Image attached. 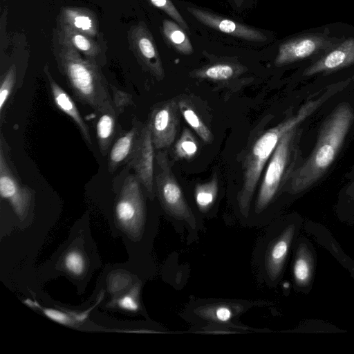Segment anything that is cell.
Wrapping results in <instances>:
<instances>
[{"instance_id": "1", "label": "cell", "mask_w": 354, "mask_h": 354, "mask_svg": "<svg viewBox=\"0 0 354 354\" xmlns=\"http://www.w3.org/2000/svg\"><path fill=\"white\" fill-rule=\"evenodd\" d=\"M336 91L337 88H330L319 97L308 101L295 115L264 132L254 143L245 158L243 180L236 196L238 208L243 218L247 220L250 216L252 201L261 173L282 136L297 128Z\"/></svg>"}, {"instance_id": "2", "label": "cell", "mask_w": 354, "mask_h": 354, "mask_svg": "<svg viewBox=\"0 0 354 354\" xmlns=\"http://www.w3.org/2000/svg\"><path fill=\"white\" fill-rule=\"evenodd\" d=\"M353 120L354 112L348 103L340 104L328 116L310 156L292 174L291 193L306 189L323 176L335 159Z\"/></svg>"}, {"instance_id": "3", "label": "cell", "mask_w": 354, "mask_h": 354, "mask_svg": "<svg viewBox=\"0 0 354 354\" xmlns=\"http://www.w3.org/2000/svg\"><path fill=\"white\" fill-rule=\"evenodd\" d=\"M59 41L60 68L76 98L95 111L111 101L106 81L98 66L91 59L83 58L67 41Z\"/></svg>"}, {"instance_id": "4", "label": "cell", "mask_w": 354, "mask_h": 354, "mask_svg": "<svg viewBox=\"0 0 354 354\" xmlns=\"http://www.w3.org/2000/svg\"><path fill=\"white\" fill-rule=\"evenodd\" d=\"M154 181L162 208L175 219L186 222L193 229L198 227L169 165L167 154L159 151L155 157Z\"/></svg>"}, {"instance_id": "5", "label": "cell", "mask_w": 354, "mask_h": 354, "mask_svg": "<svg viewBox=\"0 0 354 354\" xmlns=\"http://www.w3.org/2000/svg\"><path fill=\"white\" fill-rule=\"evenodd\" d=\"M296 128L284 134L272 153L263 174L254 205L260 216L272 203L284 180L290 164Z\"/></svg>"}, {"instance_id": "6", "label": "cell", "mask_w": 354, "mask_h": 354, "mask_svg": "<svg viewBox=\"0 0 354 354\" xmlns=\"http://www.w3.org/2000/svg\"><path fill=\"white\" fill-rule=\"evenodd\" d=\"M145 203L136 176H128L121 189L115 205L117 221L122 227L137 236L145 219Z\"/></svg>"}, {"instance_id": "7", "label": "cell", "mask_w": 354, "mask_h": 354, "mask_svg": "<svg viewBox=\"0 0 354 354\" xmlns=\"http://www.w3.org/2000/svg\"><path fill=\"white\" fill-rule=\"evenodd\" d=\"M293 224L287 225L278 235L261 245L260 268L263 278L274 283L280 277L295 235Z\"/></svg>"}, {"instance_id": "8", "label": "cell", "mask_w": 354, "mask_h": 354, "mask_svg": "<svg viewBox=\"0 0 354 354\" xmlns=\"http://www.w3.org/2000/svg\"><path fill=\"white\" fill-rule=\"evenodd\" d=\"M129 163L135 171L136 176L148 192L154 196V146L147 124L140 126L136 142Z\"/></svg>"}, {"instance_id": "9", "label": "cell", "mask_w": 354, "mask_h": 354, "mask_svg": "<svg viewBox=\"0 0 354 354\" xmlns=\"http://www.w3.org/2000/svg\"><path fill=\"white\" fill-rule=\"evenodd\" d=\"M178 104L169 100L158 105L151 113L147 124L155 149L170 147L174 142L178 124Z\"/></svg>"}, {"instance_id": "10", "label": "cell", "mask_w": 354, "mask_h": 354, "mask_svg": "<svg viewBox=\"0 0 354 354\" xmlns=\"http://www.w3.org/2000/svg\"><path fill=\"white\" fill-rule=\"evenodd\" d=\"M3 143L1 139L0 147V194L12 207L15 213L23 219L30 206L32 194L23 186L11 169L6 158Z\"/></svg>"}, {"instance_id": "11", "label": "cell", "mask_w": 354, "mask_h": 354, "mask_svg": "<svg viewBox=\"0 0 354 354\" xmlns=\"http://www.w3.org/2000/svg\"><path fill=\"white\" fill-rule=\"evenodd\" d=\"M245 304L235 301H218L197 306L193 308V314L203 321L230 326L237 316L245 310Z\"/></svg>"}, {"instance_id": "12", "label": "cell", "mask_w": 354, "mask_h": 354, "mask_svg": "<svg viewBox=\"0 0 354 354\" xmlns=\"http://www.w3.org/2000/svg\"><path fill=\"white\" fill-rule=\"evenodd\" d=\"M96 134L100 150L103 156L107 154L116 133L117 111L112 100L106 102L96 111Z\"/></svg>"}, {"instance_id": "13", "label": "cell", "mask_w": 354, "mask_h": 354, "mask_svg": "<svg viewBox=\"0 0 354 354\" xmlns=\"http://www.w3.org/2000/svg\"><path fill=\"white\" fill-rule=\"evenodd\" d=\"M53 101L56 106L68 115L76 124L83 138L88 145H91L89 129L81 116L75 104L69 95L61 88L57 82L47 73Z\"/></svg>"}, {"instance_id": "14", "label": "cell", "mask_w": 354, "mask_h": 354, "mask_svg": "<svg viewBox=\"0 0 354 354\" xmlns=\"http://www.w3.org/2000/svg\"><path fill=\"white\" fill-rule=\"evenodd\" d=\"M140 125L133 127L119 137L112 146L108 157L110 172L114 171L121 165L129 162L138 136Z\"/></svg>"}, {"instance_id": "15", "label": "cell", "mask_w": 354, "mask_h": 354, "mask_svg": "<svg viewBox=\"0 0 354 354\" xmlns=\"http://www.w3.org/2000/svg\"><path fill=\"white\" fill-rule=\"evenodd\" d=\"M134 47L140 57L149 66L150 70L160 78L162 76V69L157 58L155 47L146 31L141 27L135 28L131 35Z\"/></svg>"}, {"instance_id": "16", "label": "cell", "mask_w": 354, "mask_h": 354, "mask_svg": "<svg viewBox=\"0 0 354 354\" xmlns=\"http://www.w3.org/2000/svg\"><path fill=\"white\" fill-rule=\"evenodd\" d=\"M354 62V49L343 48L335 50L306 69L305 75L332 71Z\"/></svg>"}, {"instance_id": "17", "label": "cell", "mask_w": 354, "mask_h": 354, "mask_svg": "<svg viewBox=\"0 0 354 354\" xmlns=\"http://www.w3.org/2000/svg\"><path fill=\"white\" fill-rule=\"evenodd\" d=\"M317 48L314 39H302L285 44L280 48L276 58L277 65L286 64L311 55Z\"/></svg>"}, {"instance_id": "18", "label": "cell", "mask_w": 354, "mask_h": 354, "mask_svg": "<svg viewBox=\"0 0 354 354\" xmlns=\"http://www.w3.org/2000/svg\"><path fill=\"white\" fill-rule=\"evenodd\" d=\"M190 10L201 21L223 32L250 39H258L260 37L258 32L237 24L231 20L220 19L198 10L191 9Z\"/></svg>"}, {"instance_id": "19", "label": "cell", "mask_w": 354, "mask_h": 354, "mask_svg": "<svg viewBox=\"0 0 354 354\" xmlns=\"http://www.w3.org/2000/svg\"><path fill=\"white\" fill-rule=\"evenodd\" d=\"M62 21L88 37H94L97 34L95 17L88 11L79 8H65L62 11Z\"/></svg>"}, {"instance_id": "20", "label": "cell", "mask_w": 354, "mask_h": 354, "mask_svg": "<svg viewBox=\"0 0 354 354\" xmlns=\"http://www.w3.org/2000/svg\"><path fill=\"white\" fill-rule=\"evenodd\" d=\"M59 39L69 43L76 50H80L91 59L95 57L100 48L97 44L86 35L62 23Z\"/></svg>"}, {"instance_id": "21", "label": "cell", "mask_w": 354, "mask_h": 354, "mask_svg": "<svg viewBox=\"0 0 354 354\" xmlns=\"http://www.w3.org/2000/svg\"><path fill=\"white\" fill-rule=\"evenodd\" d=\"M313 268L312 255L307 246L302 244L298 248L292 268L294 280L298 286L305 287L309 283Z\"/></svg>"}, {"instance_id": "22", "label": "cell", "mask_w": 354, "mask_h": 354, "mask_svg": "<svg viewBox=\"0 0 354 354\" xmlns=\"http://www.w3.org/2000/svg\"><path fill=\"white\" fill-rule=\"evenodd\" d=\"M218 192V184L216 176L209 181L198 183L195 186L194 198L198 211L207 214L213 207Z\"/></svg>"}, {"instance_id": "23", "label": "cell", "mask_w": 354, "mask_h": 354, "mask_svg": "<svg viewBox=\"0 0 354 354\" xmlns=\"http://www.w3.org/2000/svg\"><path fill=\"white\" fill-rule=\"evenodd\" d=\"M178 104L186 122L205 143H211L213 140L212 134L193 107L186 100H180Z\"/></svg>"}, {"instance_id": "24", "label": "cell", "mask_w": 354, "mask_h": 354, "mask_svg": "<svg viewBox=\"0 0 354 354\" xmlns=\"http://www.w3.org/2000/svg\"><path fill=\"white\" fill-rule=\"evenodd\" d=\"M198 149V142L193 133L185 128L174 146V153L176 157L178 159L190 160L196 156Z\"/></svg>"}, {"instance_id": "25", "label": "cell", "mask_w": 354, "mask_h": 354, "mask_svg": "<svg viewBox=\"0 0 354 354\" xmlns=\"http://www.w3.org/2000/svg\"><path fill=\"white\" fill-rule=\"evenodd\" d=\"M164 32L168 39L183 53H190L192 47L185 34L171 21L164 23Z\"/></svg>"}, {"instance_id": "26", "label": "cell", "mask_w": 354, "mask_h": 354, "mask_svg": "<svg viewBox=\"0 0 354 354\" xmlns=\"http://www.w3.org/2000/svg\"><path fill=\"white\" fill-rule=\"evenodd\" d=\"M234 74V70L228 64H216L209 66L196 73L199 77L213 80H226L231 78Z\"/></svg>"}, {"instance_id": "27", "label": "cell", "mask_w": 354, "mask_h": 354, "mask_svg": "<svg viewBox=\"0 0 354 354\" xmlns=\"http://www.w3.org/2000/svg\"><path fill=\"white\" fill-rule=\"evenodd\" d=\"M16 80V68L12 65L8 70L1 82L0 86V113H3V109L13 89Z\"/></svg>"}, {"instance_id": "28", "label": "cell", "mask_w": 354, "mask_h": 354, "mask_svg": "<svg viewBox=\"0 0 354 354\" xmlns=\"http://www.w3.org/2000/svg\"><path fill=\"white\" fill-rule=\"evenodd\" d=\"M64 266L72 274L75 276L81 275L85 268V261L83 255L77 250L68 252L64 258Z\"/></svg>"}, {"instance_id": "29", "label": "cell", "mask_w": 354, "mask_h": 354, "mask_svg": "<svg viewBox=\"0 0 354 354\" xmlns=\"http://www.w3.org/2000/svg\"><path fill=\"white\" fill-rule=\"evenodd\" d=\"M139 292V286H136L131 291L118 301V305L123 310L131 312H136L139 309V303L138 301V294Z\"/></svg>"}, {"instance_id": "30", "label": "cell", "mask_w": 354, "mask_h": 354, "mask_svg": "<svg viewBox=\"0 0 354 354\" xmlns=\"http://www.w3.org/2000/svg\"><path fill=\"white\" fill-rule=\"evenodd\" d=\"M40 309L47 317L60 324L71 326L75 324V320L70 314L53 308L41 307Z\"/></svg>"}, {"instance_id": "31", "label": "cell", "mask_w": 354, "mask_h": 354, "mask_svg": "<svg viewBox=\"0 0 354 354\" xmlns=\"http://www.w3.org/2000/svg\"><path fill=\"white\" fill-rule=\"evenodd\" d=\"M113 99L112 102L115 109L119 112H122L124 106L132 103L131 95L127 93L120 91L115 88H112Z\"/></svg>"}, {"instance_id": "32", "label": "cell", "mask_w": 354, "mask_h": 354, "mask_svg": "<svg viewBox=\"0 0 354 354\" xmlns=\"http://www.w3.org/2000/svg\"><path fill=\"white\" fill-rule=\"evenodd\" d=\"M150 1L153 5L164 10L177 21L180 22L183 26H185L180 17V15L178 13L177 10L169 0H150Z\"/></svg>"}]
</instances>
